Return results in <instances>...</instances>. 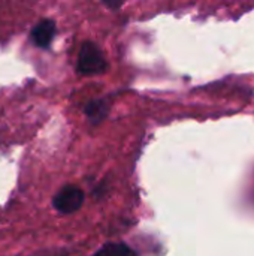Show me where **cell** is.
<instances>
[{
	"mask_svg": "<svg viewBox=\"0 0 254 256\" xmlns=\"http://www.w3.org/2000/svg\"><path fill=\"white\" fill-rule=\"evenodd\" d=\"M76 69L82 75H96V74H102L106 69L105 56L94 42L82 44L78 56Z\"/></svg>",
	"mask_w": 254,
	"mask_h": 256,
	"instance_id": "cell-1",
	"label": "cell"
},
{
	"mask_svg": "<svg viewBox=\"0 0 254 256\" xmlns=\"http://www.w3.org/2000/svg\"><path fill=\"white\" fill-rule=\"evenodd\" d=\"M84 202V192L76 186H64L61 188L52 198L54 208L61 214H70L81 208Z\"/></svg>",
	"mask_w": 254,
	"mask_h": 256,
	"instance_id": "cell-2",
	"label": "cell"
},
{
	"mask_svg": "<svg viewBox=\"0 0 254 256\" xmlns=\"http://www.w3.org/2000/svg\"><path fill=\"white\" fill-rule=\"evenodd\" d=\"M30 36H31V40H33V44L36 46L48 48L49 44L52 42L54 36H55V22L52 20H42V21H39L33 27Z\"/></svg>",
	"mask_w": 254,
	"mask_h": 256,
	"instance_id": "cell-3",
	"label": "cell"
},
{
	"mask_svg": "<svg viewBox=\"0 0 254 256\" xmlns=\"http://www.w3.org/2000/svg\"><path fill=\"white\" fill-rule=\"evenodd\" d=\"M84 111H85L87 117L91 122L97 123V122H100L102 118L106 117V114L109 111V104L105 99H94V100H91V102H88L85 105Z\"/></svg>",
	"mask_w": 254,
	"mask_h": 256,
	"instance_id": "cell-4",
	"label": "cell"
},
{
	"mask_svg": "<svg viewBox=\"0 0 254 256\" xmlns=\"http://www.w3.org/2000/svg\"><path fill=\"white\" fill-rule=\"evenodd\" d=\"M93 256H138V254L124 243H108Z\"/></svg>",
	"mask_w": 254,
	"mask_h": 256,
	"instance_id": "cell-5",
	"label": "cell"
},
{
	"mask_svg": "<svg viewBox=\"0 0 254 256\" xmlns=\"http://www.w3.org/2000/svg\"><path fill=\"white\" fill-rule=\"evenodd\" d=\"M105 6H108V8H112V9H117V8H120L123 3H120V2H117V3H114V2H105L103 3Z\"/></svg>",
	"mask_w": 254,
	"mask_h": 256,
	"instance_id": "cell-6",
	"label": "cell"
}]
</instances>
